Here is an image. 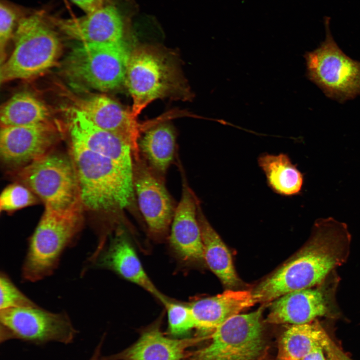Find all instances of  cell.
Here are the masks:
<instances>
[{
    "label": "cell",
    "instance_id": "1",
    "mask_svg": "<svg viewBox=\"0 0 360 360\" xmlns=\"http://www.w3.org/2000/svg\"><path fill=\"white\" fill-rule=\"evenodd\" d=\"M351 242L346 224L332 217L316 220L304 245L251 291L254 303L265 304L320 283L346 262Z\"/></svg>",
    "mask_w": 360,
    "mask_h": 360
},
{
    "label": "cell",
    "instance_id": "2",
    "mask_svg": "<svg viewBox=\"0 0 360 360\" xmlns=\"http://www.w3.org/2000/svg\"><path fill=\"white\" fill-rule=\"evenodd\" d=\"M71 157L76 172L84 207L112 215L124 225L125 210L133 208L136 196L133 171L92 151L70 138Z\"/></svg>",
    "mask_w": 360,
    "mask_h": 360
},
{
    "label": "cell",
    "instance_id": "3",
    "mask_svg": "<svg viewBox=\"0 0 360 360\" xmlns=\"http://www.w3.org/2000/svg\"><path fill=\"white\" fill-rule=\"evenodd\" d=\"M55 26L44 12L26 14L14 36L10 56L0 64V80H28L42 76L57 62L62 50Z\"/></svg>",
    "mask_w": 360,
    "mask_h": 360
},
{
    "label": "cell",
    "instance_id": "4",
    "mask_svg": "<svg viewBox=\"0 0 360 360\" xmlns=\"http://www.w3.org/2000/svg\"><path fill=\"white\" fill-rule=\"evenodd\" d=\"M82 207L62 210L45 207L29 240L22 269L24 280L36 282L54 272L62 254L74 244L82 228Z\"/></svg>",
    "mask_w": 360,
    "mask_h": 360
},
{
    "label": "cell",
    "instance_id": "5",
    "mask_svg": "<svg viewBox=\"0 0 360 360\" xmlns=\"http://www.w3.org/2000/svg\"><path fill=\"white\" fill-rule=\"evenodd\" d=\"M132 50L126 41L110 44H77L64 65L78 88L108 92L124 84Z\"/></svg>",
    "mask_w": 360,
    "mask_h": 360
},
{
    "label": "cell",
    "instance_id": "6",
    "mask_svg": "<svg viewBox=\"0 0 360 360\" xmlns=\"http://www.w3.org/2000/svg\"><path fill=\"white\" fill-rule=\"evenodd\" d=\"M124 84L132 99V114L138 115L154 100L168 96H186V88L172 60L155 48L132 50Z\"/></svg>",
    "mask_w": 360,
    "mask_h": 360
},
{
    "label": "cell",
    "instance_id": "7",
    "mask_svg": "<svg viewBox=\"0 0 360 360\" xmlns=\"http://www.w3.org/2000/svg\"><path fill=\"white\" fill-rule=\"evenodd\" d=\"M12 172L17 182L29 188L45 207L62 210L83 206L71 156L52 151Z\"/></svg>",
    "mask_w": 360,
    "mask_h": 360
},
{
    "label": "cell",
    "instance_id": "8",
    "mask_svg": "<svg viewBox=\"0 0 360 360\" xmlns=\"http://www.w3.org/2000/svg\"><path fill=\"white\" fill-rule=\"evenodd\" d=\"M264 307L235 315L214 330L208 344L187 360H263L267 346L262 323Z\"/></svg>",
    "mask_w": 360,
    "mask_h": 360
},
{
    "label": "cell",
    "instance_id": "9",
    "mask_svg": "<svg viewBox=\"0 0 360 360\" xmlns=\"http://www.w3.org/2000/svg\"><path fill=\"white\" fill-rule=\"evenodd\" d=\"M324 40L305 55L307 76L331 99L339 102L360 95V62L346 55L330 33L326 22Z\"/></svg>",
    "mask_w": 360,
    "mask_h": 360
},
{
    "label": "cell",
    "instance_id": "10",
    "mask_svg": "<svg viewBox=\"0 0 360 360\" xmlns=\"http://www.w3.org/2000/svg\"><path fill=\"white\" fill-rule=\"evenodd\" d=\"M0 341L18 339L36 344L71 343L78 332L65 312H52L38 306L0 310Z\"/></svg>",
    "mask_w": 360,
    "mask_h": 360
},
{
    "label": "cell",
    "instance_id": "11",
    "mask_svg": "<svg viewBox=\"0 0 360 360\" xmlns=\"http://www.w3.org/2000/svg\"><path fill=\"white\" fill-rule=\"evenodd\" d=\"M340 281L336 270L318 284L286 294L272 302L266 321L299 324L340 314L336 293Z\"/></svg>",
    "mask_w": 360,
    "mask_h": 360
},
{
    "label": "cell",
    "instance_id": "12",
    "mask_svg": "<svg viewBox=\"0 0 360 360\" xmlns=\"http://www.w3.org/2000/svg\"><path fill=\"white\" fill-rule=\"evenodd\" d=\"M164 180L149 167L142 156L138 160H134L136 198L148 233L156 241L168 238L176 206Z\"/></svg>",
    "mask_w": 360,
    "mask_h": 360
},
{
    "label": "cell",
    "instance_id": "13",
    "mask_svg": "<svg viewBox=\"0 0 360 360\" xmlns=\"http://www.w3.org/2000/svg\"><path fill=\"white\" fill-rule=\"evenodd\" d=\"M50 18L58 29L77 44H94L124 41L130 20L112 0L80 17Z\"/></svg>",
    "mask_w": 360,
    "mask_h": 360
},
{
    "label": "cell",
    "instance_id": "14",
    "mask_svg": "<svg viewBox=\"0 0 360 360\" xmlns=\"http://www.w3.org/2000/svg\"><path fill=\"white\" fill-rule=\"evenodd\" d=\"M60 136L57 127L51 122L1 126V160L14 170L20 168L51 152Z\"/></svg>",
    "mask_w": 360,
    "mask_h": 360
},
{
    "label": "cell",
    "instance_id": "15",
    "mask_svg": "<svg viewBox=\"0 0 360 360\" xmlns=\"http://www.w3.org/2000/svg\"><path fill=\"white\" fill-rule=\"evenodd\" d=\"M92 266L115 272L148 292L162 303L167 298L146 274L124 226H119L110 237L108 244L96 256L87 260L86 267Z\"/></svg>",
    "mask_w": 360,
    "mask_h": 360
},
{
    "label": "cell",
    "instance_id": "16",
    "mask_svg": "<svg viewBox=\"0 0 360 360\" xmlns=\"http://www.w3.org/2000/svg\"><path fill=\"white\" fill-rule=\"evenodd\" d=\"M200 202L184 177L168 237L170 247L180 262L188 265L204 260L201 230L198 218Z\"/></svg>",
    "mask_w": 360,
    "mask_h": 360
},
{
    "label": "cell",
    "instance_id": "17",
    "mask_svg": "<svg viewBox=\"0 0 360 360\" xmlns=\"http://www.w3.org/2000/svg\"><path fill=\"white\" fill-rule=\"evenodd\" d=\"M75 108L97 127L124 139L132 148L134 160L140 158L138 140L144 127L138 122L131 110L102 94L78 100Z\"/></svg>",
    "mask_w": 360,
    "mask_h": 360
},
{
    "label": "cell",
    "instance_id": "18",
    "mask_svg": "<svg viewBox=\"0 0 360 360\" xmlns=\"http://www.w3.org/2000/svg\"><path fill=\"white\" fill-rule=\"evenodd\" d=\"M72 112L69 126L70 138L133 171V154L128 144L117 134L94 125L76 108Z\"/></svg>",
    "mask_w": 360,
    "mask_h": 360
},
{
    "label": "cell",
    "instance_id": "19",
    "mask_svg": "<svg viewBox=\"0 0 360 360\" xmlns=\"http://www.w3.org/2000/svg\"><path fill=\"white\" fill-rule=\"evenodd\" d=\"M158 322L146 328L138 340L115 356L104 360H184L189 348L204 337L175 338L166 336Z\"/></svg>",
    "mask_w": 360,
    "mask_h": 360
},
{
    "label": "cell",
    "instance_id": "20",
    "mask_svg": "<svg viewBox=\"0 0 360 360\" xmlns=\"http://www.w3.org/2000/svg\"><path fill=\"white\" fill-rule=\"evenodd\" d=\"M254 304L250 291L228 290L215 296L196 300L189 305L196 328L213 332L232 316Z\"/></svg>",
    "mask_w": 360,
    "mask_h": 360
},
{
    "label": "cell",
    "instance_id": "21",
    "mask_svg": "<svg viewBox=\"0 0 360 360\" xmlns=\"http://www.w3.org/2000/svg\"><path fill=\"white\" fill-rule=\"evenodd\" d=\"M138 147L140 156L147 164L164 179L176 152L174 128L168 124L162 123L146 129L139 139Z\"/></svg>",
    "mask_w": 360,
    "mask_h": 360
},
{
    "label": "cell",
    "instance_id": "22",
    "mask_svg": "<svg viewBox=\"0 0 360 360\" xmlns=\"http://www.w3.org/2000/svg\"><path fill=\"white\" fill-rule=\"evenodd\" d=\"M198 218L202 232L204 260L224 286L230 288L237 286L240 279L230 251L204 215L200 204Z\"/></svg>",
    "mask_w": 360,
    "mask_h": 360
},
{
    "label": "cell",
    "instance_id": "23",
    "mask_svg": "<svg viewBox=\"0 0 360 360\" xmlns=\"http://www.w3.org/2000/svg\"><path fill=\"white\" fill-rule=\"evenodd\" d=\"M326 334L317 320L291 324L281 336L276 360H302L314 348L322 346Z\"/></svg>",
    "mask_w": 360,
    "mask_h": 360
},
{
    "label": "cell",
    "instance_id": "24",
    "mask_svg": "<svg viewBox=\"0 0 360 360\" xmlns=\"http://www.w3.org/2000/svg\"><path fill=\"white\" fill-rule=\"evenodd\" d=\"M268 184L276 192L284 196L299 194L302 188L304 174L285 154H264L258 158Z\"/></svg>",
    "mask_w": 360,
    "mask_h": 360
},
{
    "label": "cell",
    "instance_id": "25",
    "mask_svg": "<svg viewBox=\"0 0 360 360\" xmlns=\"http://www.w3.org/2000/svg\"><path fill=\"white\" fill-rule=\"evenodd\" d=\"M0 126L34 125L50 122V111L41 100L28 92L16 94L1 106Z\"/></svg>",
    "mask_w": 360,
    "mask_h": 360
},
{
    "label": "cell",
    "instance_id": "26",
    "mask_svg": "<svg viewBox=\"0 0 360 360\" xmlns=\"http://www.w3.org/2000/svg\"><path fill=\"white\" fill-rule=\"evenodd\" d=\"M168 318V334L172 338L188 334L196 328L194 318L188 304L170 300L168 298L162 304Z\"/></svg>",
    "mask_w": 360,
    "mask_h": 360
},
{
    "label": "cell",
    "instance_id": "27",
    "mask_svg": "<svg viewBox=\"0 0 360 360\" xmlns=\"http://www.w3.org/2000/svg\"><path fill=\"white\" fill-rule=\"evenodd\" d=\"M21 9L9 2H0V64L6 60V48L14 37L20 19L25 15Z\"/></svg>",
    "mask_w": 360,
    "mask_h": 360
},
{
    "label": "cell",
    "instance_id": "28",
    "mask_svg": "<svg viewBox=\"0 0 360 360\" xmlns=\"http://www.w3.org/2000/svg\"><path fill=\"white\" fill-rule=\"evenodd\" d=\"M38 198L26 186L16 182L6 186L0 196L1 212H12L36 204Z\"/></svg>",
    "mask_w": 360,
    "mask_h": 360
},
{
    "label": "cell",
    "instance_id": "29",
    "mask_svg": "<svg viewBox=\"0 0 360 360\" xmlns=\"http://www.w3.org/2000/svg\"><path fill=\"white\" fill-rule=\"evenodd\" d=\"M0 310L38 306L23 294L10 277L2 272L0 276Z\"/></svg>",
    "mask_w": 360,
    "mask_h": 360
},
{
    "label": "cell",
    "instance_id": "30",
    "mask_svg": "<svg viewBox=\"0 0 360 360\" xmlns=\"http://www.w3.org/2000/svg\"><path fill=\"white\" fill-rule=\"evenodd\" d=\"M322 348L326 360H352L334 342L327 334Z\"/></svg>",
    "mask_w": 360,
    "mask_h": 360
},
{
    "label": "cell",
    "instance_id": "31",
    "mask_svg": "<svg viewBox=\"0 0 360 360\" xmlns=\"http://www.w3.org/2000/svg\"><path fill=\"white\" fill-rule=\"evenodd\" d=\"M85 14L92 12L105 4L110 0H70Z\"/></svg>",
    "mask_w": 360,
    "mask_h": 360
},
{
    "label": "cell",
    "instance_id": "32",
    "mask_svg": "<svg viewBox=\"0 0 360 360\" xmlns=\"http://www.w3.org/2000/svg\"><path fill=\"white\" fill-rule=\"evenodd\" d=\"M322 346L314 348L302 360H326Z\"/></svg>",
    "mask_w": 360,
    "mask_h": 360
},
{
    "label": "cell",
    "instance_id": "33",
    "mask_svg": "<svg viewBox=\"0 0 360 360\" xmlns=\"http://www.w3.org/2000/svg\"><path fill=\"white\" fill-rule=\"evenodd\" d=\"M102 342H100L96 348L94 354L89 360H100V353L102 346Z\"/></svg>",
    "mask_w": 360,
    "mask_h": 360
},
{
    "label": "cell",
    "instance_id": "34",
    "mask_svg": "<svg viewBox=\"0 0 360 360\" xmlns=\"http://www.w3.org/2000/svg\"></svg>",
    "mask_w": 360,
    "mask_h": 360
}]
</instances>
